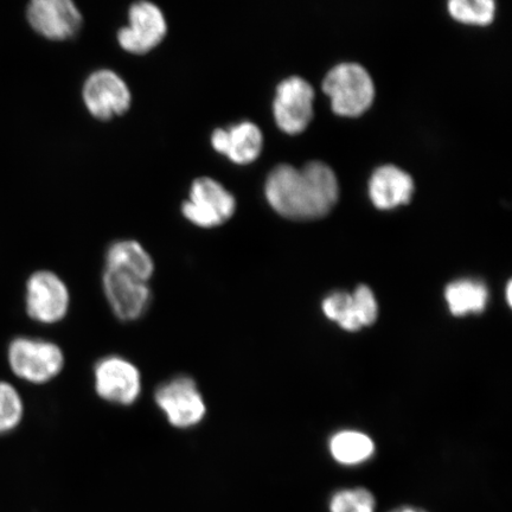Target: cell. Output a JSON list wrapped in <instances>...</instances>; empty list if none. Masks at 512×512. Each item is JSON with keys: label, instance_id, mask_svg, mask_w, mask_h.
I'll return each instance as SVG.
<instances>
[{"label": "cell", "instance_id": "12", "mask_svg": "<svg viewBox=\"0 0 512 512\" xmlns=\"http://www.w3.org/2000/svg\"><path fill=\"white\" fill-rule=\"evenodd\" d=\"M27 19L37 34L53 41H66L78 34L83 17L72 0H34Z\"/></svg>", "mask_w": 512, "mask_h": 512}, {"label": "cell", "instance_id": "6", "mask_svg": "<svg viewBox=\"0 0 512 512\" xmlns=\"http://www.w3.org/2000/svg\"><path fill=\"white\" fill-rule=\"evenodd\" d=\"M94 387L102 400L115 406L130 407L142 395V374L127 358L106 356L95 363Z\"/></svg>", "mask_w": 512, "mask_h": 512}, {"label": "cell", "instance_id": "2", "mask_svg": "<svg viewBox=\"0 0 512 512\" xmlns=\"http://www.w3.org/2000/svg\"><path fill=\"white\" fill-rule=\"evenodd\" d=\"M8 363L18 379L40 386L55 380L62 373L66 357L54 342L18 336L9 344Z\"/></svg>", "mask_w": 512, "mask_h": 512}, {"label": "cell", "instance_id": "20", "mask_svg": "<svg viewBox=\"0 0 512 512\" xmlns=\"http://www.w3.org/2000/svg\"><path fill=\"white\" fill-rule=\"evenodd\" d=\"M448 11L457 21L484 25L494 19L496 4L494 0H451Z\"/></svg>", "mask_w": 512, "mask_h": 512}, {"label": "cell", "instance_id": "13", "mask_svg": "<svg viewBox=\"0 0 512 512\" xmlns=\"http://www.w3.org/2000/svg\"><path fill=\"white\" fill-rule=\"evenodd\" d=\"M210 144L220 155L239 165L253 163L264 147V136L252 121H241L211 133Z\"/></svg>", "mask_w": 512, "mask_h": 512}, {"label": "cell", "instance_id": "1", "mask_svg": "<svg viewBox=\"0 0 512 512\" xmlns=\"http://www.w3.org/2000/svg\"><path fill=\"white\" fill-rule=\"evenodd\" d=\"M265 194L271 207L290 219H317L328 214L338 200V179L323 162L302 169L281 164L268 175Z\"/></svg>", "mask_w": 512, "mask_h": 512}, {"label": "cell", "instance_id": "19", "mask_svg": "<svg viewBox=\"0 0 512 512\" xmlns=\"http://www.w3.org/2000/svg\"><path fill=\"white\" fill-rule=\"evenodd\" d=\"M24 402L14 384L0 380V435L17 430L24 418Z\"/></svg>", "mask_w": 512, "mask_h": 512}, {"label": "cell", "instance_id": "16", "mask_svg": "<svg viewBox=\"0 0 512 512\" xmlns=\"http://www.w3.org/2000/svg\"><path fill=\"white\" fill-rule=\"evenodd\" d=\"M444 297L453 316L478 315L488 306L489 290L482 281L459 279L446 286Z\"/></svg>", "mask_w": 512, "mask_h": 512}, {"label": "cell", "instance_id": "24", "mask_svg": "<svg viewBox=\"0 0 512 512\" xmlns=\"http://www.w3.org/2000/svg\"><path fill=\"white\" fill-rule=\"evenodd\" d=\"M511 288H512V285H511V281H509L508 285H507V302H508V305L510 306L511 305V294H512V291H511Z\"/></svg>", "mask_w": 512, "mask_h": 512}, {"label": "cell", "instance_id": "11", "mask_svg": "<svg viewBox=\"0 0 512 512\" xmlns=\"http://www.w3.org/2000/svg\"><path fill=\"white\" fill-rule=\"evenodd\" d=\"M102 288L114 316L121 322H136L150 309L152 291L146 281L105 270L102 275Z\"/></svg>", "mask_w": 512, "mask_h": 512}, {"label": "cell", "instance_id": "10", "mask_svg": "<svg viewBox=\"0 0 512 512\" xmlns=\"http://www.w3.org/2000/svg\"><path fill=\"white\" fill-rule=\"evenodd\" d=\"M315 91L299 76L281 81L273 102L274 119L288 134L303 132L313 118Z\"/></svg>", "mask_w": 512, "mask_h": 512}, {"label": "cell", "instance_id": "18", "mask_svg": "<svg viewBox=\"0 0 512 512\" xmlns=\"http://www.w3.org/2000/svg\"><path fill=\"white\" fill-rule=\"evenodd\" d=\"M322 310L326 318L344 331L357 332L363 329L351 293L338 291L329 294L323 299Z\"/></svg>", "mask_w": 512, "mask_h": 512}, {"label": "cell", "instance_id": "23", "mask_svg": "<svg viewBox=\"0 0 512 512\" xmlns=\"http://www.w3.org/2000/svg\"><path fill=\"white\" fill-rule=\"evenodd\" d=\"M389 512H428L418 507H411V505H405V507L396 508Z\"/></svg>", "mask_w": 512, "mask_h": 512}, {"label": "cell", "instance_id": "7", "mask_svg": "<svg viewBox=\"0 0 512 512\" xmlns=\"http://www.w3.org/2000/svg\"><path fill=\"white\" fill-rule=\"evenodd\" d=\"M25 311L40 324H57L67 317L70 306L68 286L60 275L42 270L32 273L25 285Z\"/></svg>", "mask_w": 512, "mask_h": 512}, {"label": "cell", "instance_id": "14", "mask_svg": "<svg viewBox=\"0 0 512 512\" xmlns=\"http://www.w3.org/2000/svg\"><path fill=\"white\" fill-rule=\"evenodd\" d=\"M413 178L395 165L376 169L369 181L370 200L379 209H393L411 201Z\"/></svg>", "mask_w": 512, "mask_h": 512}, {"label": "cell", "instance_id": "4", "mask_svg": "<svg viewBox=\"0 0 512 512\" xmlns=\"http://www.w3.org/2000/svg\"><path fill=\"white\" fill-rule=\"evenodd\" d=\"M155 402L169 424L178 430L197 427L207 416V403L190 376L178 375L160 384Z\"/></svg>", "mask_w": 512, "mask_h": 512}, {"label": "cell", "instance_id": "8", "mask_svg": "<svg viewBox=\"0 0 512 512\" xmlns=\"http://www.w3.org/2000/svg\"><path fill=\"white\" fill-rule=\"evenodd\" d=\"M128 23L120 28L117 40L121 49L133 55H144L157 48L168 32L162 9L149 0H139L128 9Z\"/></svg>", "mask_w": 512, "mask_h": 512}, {"label": "cell", "instance_id": "21", "mask_svg": "<svg viewBox=\"0 0 512 512\" xmlns=\"http://www.w3.org/2000/svg\"><path fill=\"white\" fill-rule=\"evenodd\" d=\"M330 512H376L373 492L364 488H347L335 492L329 501Z\"/></svg>", "mask_w": 512, "mask_h": 512}, {"label": "cell", "instance_id": "17", "mask_svg": "<svg viewBox=\"0 0 512 512\" xmlns=\"http://www.w3.org/2000/svg\"><path fill=\"white\" fill-rule=\"evenodd\" d=\"M375 443L368 434L344 430L332 435L329 451L332 459L343 466H358L369 462L375 453Z\"/></svg>", "mask_w": 512, "mask_h": 512}, {"label": "cell", "instance_id": "15", "mask_svg": "<svg viewBox=\"0 0 512 512\" xmlns=\"http://www.w3.org/2000/svg\"><path fill=\"white\" fill-rule=\"evenodd\" d=\"M105 270L120 272L146 281L155 273V262L143 245L134 240H120L108 247Z\"/></svg>", "mask_w": 512, "mask_h": 512}, {"label": "cell", "instance_id": "5", "mask_svg": "<svg viewBox=\"0 0 512 512\" xmlns=\"http://www.w3.org/2000/svg\"><path fill=\"white\" fill-rule=\"evenodd\" d=\"M236 200L232 192L211 177H200L191 184L182 214L198 228H216L232 219Z\"/></svg>", "mask_w": 512, "mask_h": 512}, {"label": "cell", "instance_id": "3", "mask_svg": "<svg viewBox=\"0 0 512 512\" xmlns=\"http://www.w3.org/2000/svg\"><path fill=\"white\" fill-rule=\"evenodd\" d=\"M323 89L331 99L332 110L344 117H357L373 104L374 81L358 63L337 64L326 74Z\"/></svg>", "mask_w": 512, "mask_h": 512}, {"label": "cell", "instance_id": "22", "mask_svg": "<svg viewBox=\"0 0 512 512\" xmlns=\"http://www.w3.org/2000/svg\"><path fill=\"white\" fill-rule=\"evenodd\" d=\"M351 297L363 328L373 325L379 317V303L373 290L367 285H358Z\"/></svg>", "mask_w": 512, "mask_h": 512}, {"label": "cell", "instance_id": "9", "mask_svg": "<svg viewBox=\"0 0 512 512\" xmlns=\"http://www.w3.org/2000/svg\"><path fill=\"white\" fill-rule=\"evenodd\" d=\"M82 99L95 119L111 120L123 115L132 105V93L126 81L108 68L95 70L82 87Z\"/></svg>", "mask_w": 512, "mask_h": 512}]
</instances>
